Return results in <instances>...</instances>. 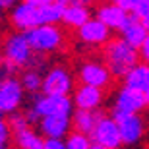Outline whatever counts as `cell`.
<instances>
[{"mask_svg":"<svg viewBox=\"0 0 149 149\" xmlns=\"http://www.w3.org/2000/svg\"><path fill=\"white\" fill-rule=\"evenodd\" d=\"M60 2H43V4H31L25 0H17L10 8V23L17 31H27V29L41 25V23H60L62 14Z\"/></svg>","mask_w":149,"mask_h":149,"instance_id":"1","label":"cell"},{"mask_svg":"<svg viewBox=\"0 0 149 149\" xmlns=\"http://www.w3.org/2000/svg\"><path fill=\"white\" fill-rule=\"evenodd\" d=\"M0 58L8 62L16 72L29 66L43 68V54H37L31 49L25 31H17V29L0 41Z\"/></svg>","mask_w":149,"mask_h":149,"instance_id":"2","label":"cell"},{"mask_svg":"<svg viewBox=\"0 0 149 149\" xmlns=\"http://www.w3.org/2000/svg\"><path fill=\"white\" fill-rule=\"evenodd\" d=\"M139 58V50L126 43L122 37H111L103 45V62L111 70L114 79H122L132 66H136Z\"/></svg>","mask_w":149,"mask_h":149,"instance_id":"3","label":"cell"},{"mask_svg":"<svg viewBox=\"0 0 149 149\" xmlns=\"http://www.w3.org/2000/svg\"><path fill=\"white\" fill-rule=\"evenodd\" d=\"M33 99L25 107V111H22L25 114L29 124H37L41 116L47 114H68L72 116L74 112V101L72 95H49V93H35L31 95Z\"/></svg>","mask_w":149,"mask_h":149,"instance_id":"4","label":"cell"},{"mask_svg":"<svg viewBox=\"0 0 149 149\" xmlns=\"http://www.w3.org/2000/svg\"><path fill=\"white\" fill-rule=\"evenodd\" d=\"M25 37H27L31 49L37 54H43V56L60 52L66 47V33L60 27V23H41V25H35V27L25 31Z\"/></svg>","mask_w":149,"mask_h":149,"instance_id":"5","label":"cell"},{"mask_svg":"<svg viewBox=\"0 0 149 149\" xmlns=\"http://www.w3.org/2000/svg\"><path fill=\"white\" fill-rule=\"evenodd\" d=\"M8 124L12 130V145L19 149H43V136L27 122L22 111L8 114Z\"/></svg>","mask_w":149,"mask_h":149,"instance_id":"6","label":"cell"},{"mask_svg":"<svg viewBox=\"0 0 149 149\" xmlns=\"http://www.w3.org/2000/svg\"><path fill=\"white\" fill-rule=\"evenodd\" d=\"M87 136H89V141H91V149H118V147H122L118 126H116V120L111 114H103L101 112L93 130Z\"/></svg>","mask_w":149,"mask_h":149,"instance_id":"7","label":"cell"},{"mask_svg":"<svg viewBox=\"0 0 149 149\" xmlns=\"http://www.w3.org/2000/svg\"><path fill=\"white\" fill-rule=\"evenodd\" d=\"M112 116V114H111ZM118 126L120 134V143L126 147H134L143 141L145 134H147V124L141 112H130V114H114L112 116Z\"/></svg>","mask_w":149,"mask_h":149,"instance_id":"8","label":"cell"},{"mask_svg":"<svg viewBox=\"0 0 149 149\" xmlns=\"http://www.w3.org/2000/svg\"><path fill=\"white\" fill-rule=\"evenodd\" d=\"M76 87V76L66 66L56 64L50 66L47 72H43V83H41V93L49 95H72Z\"/></svg>","mask_w":149,"mask_h":149,"instance_id":"9","label":"cell"},{"mask_svg":"<svg viewBox=\"0 0 149 149\" xmlns=\"http://www.w3.org/2000/svg\"><path fill=\"white\" fill-rule=\"evenodd\" d=\"M147 101H145L143 91L132 89L128 85H122L114 91L111 103V114H130V112H143L147 109Z\"/></svg>","mask_w":149,"mask_h":149,"instance_id":"10","label":"cell"},{"mask_svg":"<svg viewBox=\"0 0 149 149\" xmlns=\"http://www.w3.org/2000/svg\"><path fill=\"white\" fill-rule=\"evenodd\" d=\"M77 79L79 83H87V85H95V87H101V89H109L114 81L111 70L107 68V64L103 62V58H87L83 60L77 68Z\"/></svg>","mask_w":149,"mask_h":149,"instance_id":"11","label":"cell"},{"mask_svg":"<svg viewBox=\"0 0 149 149\" xmlns=\"http://www.w3.org/2000/svg\"><path fill=\"white\" fill-rule=\"evenodd\" d=\"M25 101V91H23L19 77L16 74L6 77H0V114H12V112L19 111Z\"/></svg>","mask_w":149,"mask_h":149,"instance_id":"12","label":"cell"},{"mask_svg":"<svg viewBox=\"0 0 149 149\" xmlns=\"http://www.w3.org/2000/svg\"><path fill=\"white\" fill-rule=\"evenodd\" d=\"M76 35H77V41L81 45L91 47V49H101V47L112 37V31L107 27L101 19L91 16L87 22L81 23V25L76 29Z\"/></svg>","mask_w":149,"mask_h":149,"instance_id":"13","label":"cell"},{"mask_svg":"<svg viewBox=\"0 0 149 149\" xmlns=\"http://www.w3.org/2000/svg\"><path fill=\"white\" fill-rule=\"evenodd\" d=\"M105 89L87 85V83H79L72 91V101L76 109H87V111H99L103 103H105Z\"/></svg>","mask_w":149,"mask_h":149,"instance_id":"14","label":"cell"},{"mask_svg":"<svg viewBox=\"0 0 149 149\" xmlns=\"http://www.w3.org/2000/svg\"><path fill=\"white\" fill-rule=\"evenodd\" d=\"M35 126H37L39 134L43 138L64 139L66 134L72 130V116H68V114H47V116H41Z\"/></svg>","mask_w":149,"mask_h":149,"instance_id":"15","label":"cell"},{"mask_svg":"<svg viewBox=\"0 0 149 149\" xmlns=\"http://www.w3.org/2000/svg\"><path fill=\"white\" fill-rule=\"evenodd\" d=\"M93 16L97 17V19H101L112 33H114V31L118 33V31L124 27V23L128 22L130 14H128V10H124L122 6H118L116 2L111 0V2H103V4L97 6V10L93 12Z\"/></svg>","mask_w":149,"mask_h":149,"instance_id":"16","label":"cell"},{"mask_svg":"<svg viewBox=\"0 0 149 149\" xmlns=\"http://www.w3.org/2000/svg\"><path fill=\"white\" fill-rule=\"evenodd\" d=\"M91 16H93L91 6L76 4V2H66V4L62 6L60 23H64V27H68V29H77L81 23L87 22Z\"/></svg>","mask_w":149,"mask_h":149,"instance_id":"17","label":"cell"},{"mask_svg":"<svg viewBox=\"0 0 149 149\" xmlns=\"http://www.w3.org/2000/svg\"><path fill=\"white\" fill-rule=\"evenodd\" d=\"M118 33H120V37L124 39L126 43H130L132 47H136V49H139V45L143 43L145 35H147V27L143 25V22H141L139 17L130 16L128 22L124 23V27H122Z\"/></svg>","mask_w":149,"mask_h":149,"instance_id":"18","label":"cell"},{"mask_svg":"<svg viewBox=\"0 0 149 149\" xmlns=\"http://www.w3.org/2000/svg\"><path fill=\"white\" fill-rule=\"evenodd\" d=\"M19 83L25 93L35 95L41 91V83H43V68L29 66L19 70Z\"/></svg>","mask_w":149,"mask_h":149,"instance_id":"19","label":"cell"},{"mask_svg":"<svg viewBox=\"0 0 149 149\" xmlns=\"http://www.w3.org/2000/svg\"><path fill=\"white\" fill-rule=\"evenodd\" d=\"M101 111H87V109H74L72 112V128L83 134H89L93 130L95 122L99 118Z\"/></svg>","mask_w":149,"mask_h":149,"instance_id":"20","label":"cell"},{"mask_svg":"<svg viewBox=\"0 0 149 149\" xmlns=\"http://www.w3.org/2000/svg\"><path fill=\"white\" fill-rule=\"evenodd\" d=\"M147 74H149V64L139 60L136 66H132L126 72V76L122 77V81H124V85H128V87L143 91L145 83H147Z\"/></svg>","mask_w":149,"mask_h":149,"instance_id":"21","label":"cell"},{"mask_svg":"<svg viewBox=\"0 0 149 149\" xmlns=\"http://www.w3.org/2000/svg\"><path fill=\"white\" fill-rule=\"evenodd\" d=\"M64 147L66 149H91V141H89L87 134L72 128L64 138Z\"/></svg>","mask_w":149,"mask_h":149,"instance_id":"22","label":"cell"},{"mask_svg":"<svg viewBox=\"0 0 149 149\" xmlns=\"http://www.w3.org/2000/svg\"><path fill=\"white\" fill-rule=\"evenodd\" d=\"M12 145V130L8 124V116L0 114V149H6Z\"/></svg>","mask_w":149,"mask_h":149,"instance_id":"23","label":"cell"},{"mask_svg":"<svg viewBox=\"0 0 149 149\" xmlns=\"http://www.w3.org/2000/svg\"><path fill=\"white\" fill-rule=\"evenodd\" d=\"M149 12V0H132V4L128 8V14L134 17H143Z\"/></svg>","mask_w":149,"mask_h":149,"instance_id":"24","label":"cell"},{"mask_svg":"<svg viewBox=\"0 0 149 149\" xmlns=\"http://www.w3.org/2000/svg\"><path fill=\"white\" fill-rule=\"evenodd\" d=\"M43 149H66V147H64V139L43 138Z\"/></svg>","mask_w":149,"mask_h":149,"instance_id":"25","label":"cell"},{"mask_svg":"<svg viewBox=\"0 0 149 149\" xmlns=\"http://www.w3.org/2000/svg\"><path fill=\"white\" fill-rule=\"evenodd\" d=\"M139 58H141V62H145V64H149V31L147 35H145L143 39V43L139 45Z\"/></svg>","mask_w":149,"mask_h":149,"instance_id":"26","label":"cell"},{"mask_svg":"<svg viewBox=\"0 0 149 149\" xmlns=\"http://www.w3.org/2000/svg\"><path fill=\"white\" fill-rule=\"evenodd\" d=\"M16 2H17V0H0V10H2V12H4V10H10Z\"/></svg>","mask_w":149,"mask_h":149,"instance_id":"27","label":"cell"},{"mask_svg":"<svg viewBox=\"0 0 149 149\" xmlns=\"http://www.w3.org/2000/svg\"><path fill=\"white\" fill-rule=\"evenodd\" d=\"M25 2H31V4H43V2H60V4H66L68 0H25Z\"/></svg>","mask_w":149,"mask_h":149,"instance_id":"28","label":"cell"},{"mask_svg":"<svg viewBox=\"0 0 149 149\" xmlns=\"http://www.w3.org/2000/svg\"><path fill=\"white\" fill-rule=\"evenodd\" d=\"M112 2H116L118 6H122L124 10H128V8H130V4H132V0H112Z\"/></svg>","mask_w":149,"mask_h":149,"instance_id":"29","label":"cell"},{"mask_svg":"<svg viewBox=\"0 0 149 149\" xmlns=\"http://www.w3.org/2000/svg\"><path fill=\"white\" fill-rule=\"evenodd\" d=\"M68 2H76V4H85V6H93L95 0H68Z\"/></svg>","mask_w":149,"mask_h":149,"instance_id":"30","label":"cell"},{"mask_svg":"<svg viewBox=\"0 0 149 149\" xmlns=\"http://www.w3.org/2000/svg\"><path fill=\"white\" fill-rule=\"evenodd\" d=\"M143 95H145V101H147V105H149V74H147V83H145V87H143Z\"/></svg>","mask_w":149,"mask_h":149,"instance_id":"31","label":"cell"},{"mask_svg":"<svg viewBox=\"0 0 149 149\" xmlns=\"http://www.w3.org/2000/svg\"><path fill=\"white\" fill-rule=\"evenodd\" d=\"M139 19L143 22V25H145V27H147V31H149V12H147V14H145L143 17H139Z\"/></svg>","mask_w":149,"mask_h":149,"instance_id":"32","label":"cell"},{"mask_svg":"<svg viewBox=\"0 0 149 149\" xmlns=\"http://www.w3.org/2000/svg\"><path fill=\"white\" fill-rule=\"evenodd\" d=\"M0 41H2V37H0Z\"/></svg>","mask_w":149,"mask_h":149,"instance_id":"33","label":"cell"}]
</instances>
